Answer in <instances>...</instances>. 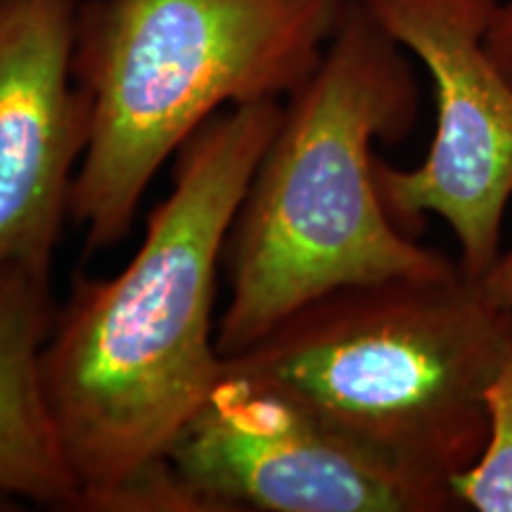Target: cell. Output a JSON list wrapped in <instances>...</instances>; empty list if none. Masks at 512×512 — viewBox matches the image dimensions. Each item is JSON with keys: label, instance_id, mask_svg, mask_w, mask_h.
<instances>
[{"label": "cell", "instance_id": "obj_1", "mask_svg": "<svg viewBox=\"0 0 512 512\" xmlns=\"http://www.w3.org/2000/svg\"><path fill=\"white\" fill-rule=\"evenodd\" d=\"M283 102L230 107L176 155L169 197L112 278H76L57 306L43 382L86 498L169 456L223 373L216 287L242 197Z\"/></svg>", "mask_w": 512, "mask_h": 512}, {"label": "cell", "instance_id": "obj_2", "mask_svg": "<svg viewBox=\"0 0 512 512\" xmlns=\"http://www.w3.org/2000/svg\"><path fill=\"white\" fill-rule=\"evenodd\" d=\"M418 114L413 57L354 0L316 72L283 102L230 228L223 358L339 287L458 271L396 226L377 190L375 143L406 140Z\"/></svg>", "mask_w": 512, "mask_h": 512}, {"label": "cell", "instance_id": "obj_3", "mask_svg": "<svg viewBox=\"0 0 512 512\" xmlns=\"http://www.w3.org/2000/svg\"><path fill=\"white\" fill-rule=\"evenodd\" d=\"M354 0H81L74 79L91 140L69 219L91 252L128 238L147 188L211 117L285 102Z\"/></svg>", "mask_w": 512, "mask_h": 512}, {"label": "cell", "instance_id": "obj_4", "mask_svg": "<svg viewBox=\"0 0 512 512\" xmlns=\"http://www.w3.org/2000/svg\"><path fill=\"white\" fill-rule=\"evenodd\" d=\"M512 309L463 271L349 285L223 358L422 477L453 484L486 444L484 392Z\"/></svg>", "mask_w": 512, "mask_h": 512}, {"label": "cell", "instance_id": "obj_5", "mask_svg": "<svg viewBox=\"0 0 512 512\" xmlns=\"http://www.w3.org/2000/svg\"><path fill=\"white\" fill-rule=\"evenodd\" d=\"M430 74L437 126L413 169L375 159L384 209L406 233L444 221L458 266L482 280L503 252L512 204V83L486 46L498 0H361Z\"/></svg>", "mask_w": 512, "mask_h": 512}, {"label": "cell", "instance_id": "obj_6", "mask_svg": "<svg viewBox=\"0 0 512 512\" xmlns=\"http://www.w3.org/2000/svg\"><path fill=\"white\" fill-rule=\"evenodd\" d=\"M214 512H458L453 484L392 463L228 368L169 448Z\"/></svg>", "mask_w": 512, "mask_h": 512}, {"label": "cell", "instance_id": "obj_7", "mask_svg": "<svg viewBox=\"0 0 512 512\" xmlns=\"http://www.w3.org/2000/svg\"><path fill=\"white\" fill-rule=\"evenodd\" d=\"M81 0H0V271L53 278L91 140L74 79Z\"/></svg>", "mask_w": 512, "mask_h": 512}, {"label": "cell", "instance_id": "obj_8", "mask_svg": "<svg viewBox=\"0 0 512 512\" xmlns=\"http://www.w3.org/2000/svg\"><path fill=\"white\" fill-rule=\"evenodd\" d=\"M55 311L48 280L0 271V496L76 510L81 486L64 456L43 382Z\"/></svg>", "mask_w": 512, "mask_h": 512}, {"label": "cell", "instance_id": "obj_9", "mask_svg": "<svg viewBox=\"0 0 512 512\" xmlns=\"http://www.w3.org/2000/svg\"><path fill=\"white\" fill-rule=\"evenodd\" d=\"M486 444L463 475L453 479L463 510L512 512V337L484 392Z\"/></svg>", "mask_w": 512, "mask_h": 512}, {"label": "cell", "instance_id": "obj_10", "mask_svg": "<svg viewBox=\"0 0 512 512\" xmlns=\"http://www.w3.org/2000/svg\"><path fill=\"white\" fill-rule=\"evenodd\" d=\"M81 512H214L207 498L176 470L169 456L86 498Z\"/></svg>", "mask_w": 512, "mask_h": 512}, {"label": "cell", "instance_id": "obj_11", "mask_svg": "<svg viewBox=\"0 0 512 512\" xmlns=\"http://www.w3.org/2000/svg\"><path fill=\"white\" fill-rule=\"evenodd\" d=\"M486 46L512 83V0H498L486 31Z\"/></svg>", "mask_w": 512, "mask_h": 512}, {"label": "cell", "instance_id": "obj_12", "mask_svg": "<svg viewBox=\"0 0 512 512\" xmlns=\"http://www.w3.org/2000/svg\"><path fill=\"white\" fill-rule=\"evenodd\" d=\"M482 287L491 297V302L503 306V309H512V226L510 242L503 247L491 271L482 278Z\"/></svg>", "mask_w": 512, "mask_h": 512}]
</instances>
